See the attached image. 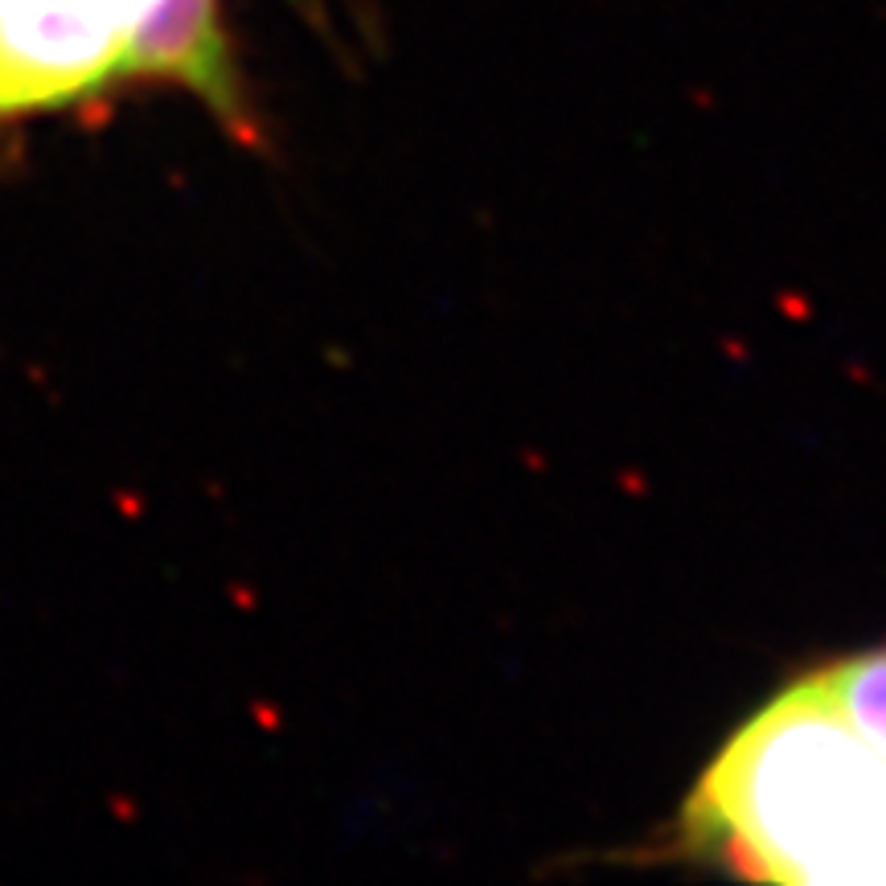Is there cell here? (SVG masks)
<instances>
[{
    "label": "cell",
    "instance_id": "cell-1",
    "mask_svg": "<svg viewBox=\"0 0 886 886\" xmlns=\"http://www.w3.org/2000/svg\"><path fill=\"white\" fill-rule=\"evenodd\" d=\"M686 829L747 878L886 883V751L805 677L710 763Z\"/></svg>",
    "mask_w": 886,
    "mask_h": 886
},
{
    "label": "cell",
    "instance_id": "cell-2",
    "mask_svg": "<svg viewBox=\"0 0 886 886\" xmlns=\"http://www.w3.org/2000/svg\"><path fill=\"white\" fill-rule=\"evenodd\" d=\"M169 0H0V119L140 79V37Z\"/></svg>",
    "mask_w": 886,
    "mask_h": 886
},
{
    "label": "cell",
    "instance_id": "cell-3",
    "mask_svg": "<svg viewBox=\"0 0 886 886\" xmlns=\"http://www.w3.org/2000/svg\"><path fill=\"white\" fill-rule=\"evenodd\" d=\"M813 681L866 739L886 751V648L825 665Z\"/></svg>",
    "mask_w": 886,
    "mask_h": 886
}]
</instances>
